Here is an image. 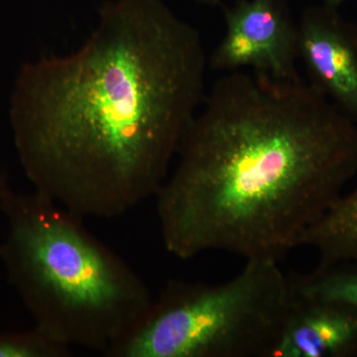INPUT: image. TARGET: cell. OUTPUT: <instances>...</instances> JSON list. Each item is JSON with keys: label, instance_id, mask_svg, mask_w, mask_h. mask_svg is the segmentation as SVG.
<instances>
[{"label": "cell", "instance_id": "1", "mask_svg": "<svg viewBox=\"0 0 357 357\" xmlns=\"http://www.w3.org/2000/svg\"><path fill=\"white\" fill-rule=\"evenodd\" d=\"M201 34L162 0H109L77 50L21 66L14 146L34 191L82 218L156 196L204 100Z\"/></svg>", "mask_w": 357, "mask_h": 357}, {"label": "cell", "instance_id": "2", "mask_svg": "<svg viewBox=\"0 0 357 357\" xmlns=\"http://www.w3.org/2000/svg\"><path fill=\"white\" fill-rule=\"evenodd\" d=\"M156 196L166 250L279 261L357 173V122L302 77L225 73Z\"/></svg>", "mask_w": 357, "mask_h": 357}, {"label": "cell", "instance_id": "3", "mask_svg": "<svg viewBox=\"0 0 357 357\" xmlns=\"http://www.w3.org/2000/svg\"><path fill=\"white\" fill-rule=\"evenodd\" d=\"M7 236L0 260L35 326L67 347L107 354L149 309L151 291L84 218L0 172Z\"/></svg>", "mask_w": 357, "mask_h": 357}, {"label": "cell", "instance_id": "4", "mask_svg": "<svg viewBox=\"0 0 357 357\" xmlns=\"http://www.w3.org/2000/svg\"><path fill=\"white\" fill-rule=\"evenodd\" d=\"M292 300L271 259L217 285L172 280L107 357H268Z\"/></svg>", "mask_w": 357, "mask_h": 357}, {"label": "cell", "instance_id": "5", "mask_svg": "<svg viewBox=\"0 0 357 357\" xmlns=\"http://www.w3.org/2000/svg\"><path fill=\"white\" fill-rule=\"evenodd\" d=\"M225 31L208 58L215 72L248 70L278 79L298 70V24L287 0H237L225 8Z\"/></svg>", "mask_w": 357, "mask_h": 357}, {"label": "cell", "instance_id": "6", "mask_svg": "<svg viewBox=\"0 0 357 357\" xmlns=\"http://www.w3.org/2000/svg\"><path fill=\"white\" fill-rule=\"evenodd\" d=\"M309 83L357 122V29L337 9L307 7L298 24Z\"/></svg>", "mask_w": 357, "mask_h": 357}, {"label": "cell", "instance_id": "7", "mask_svg": "<svg viewBox=\"0 0 357 357\" xmlns=\"http://www.w3.org/2000/svg\"><path fill=\"white\" fill-rule=\"evenodd\" d=\"M357 356V307L294 295L268 357Z\"/></svg>", "mask_w": 357, "mask_h": 357}, {"label": "cell", "instance_id": "8", "mask_svg": "<svg viewBox=\"0 0 357 357\" xmlns=\"http://www.w3.org/2000/svg\"><path fill=\"white\" fill-rule=\"evenodd\" d=\"M300 246L318 251L319 265L357 261V189L342 195L323 218L312 225Z\"/></svg>", "mask_w": 357, "mask_h": 357}, {"label": "cell", "instance_id": "9", "mask_svg": "<svg viewBox=\"0 0 357 357\" xmlns=\"http://www.w3.org/2000/svg\"><path fill=\"white\" fill-rule=\"evenodd\" d=\"M289 280L294 295L338 301L357 307V261L319 265L311 273L295 275Z\"/></svg>", "mask_w": 357, "mask_h": 357}, {"label": "cell", "instance_id": "10", "mask_svg": "<svg viewBox=\"0 0 357 357\" xmlns=\"http://www.w3.org/2000/svg\"><path fill=\"white\" fill-rule=\"evenodd\" d=\"M70 347L34 326L22 332L0 333V357H69Z\"/></svg>", "mask_w": 357, "mask_h": 357}, {"label": "cell", "instance_id": "11", "mask_svg": "<svg viewBox=\"0 0 357 357\" xmlns=\"http://www.w3.org/2000/svg\"><path fill=\"white\" fill-rule=\"evenodd\" d=\"M321 1H323V6L333 9H337L347 0H321Z\"/></svg>", "mask_w": 357, "mask_h": 357}, {"label": "cell", "instance_id": "12", "mask_svg": "<svg viewBox=\"0 0 357 357\" xmlns=\"http://www.w3.org/2000/svg\"><path fill=\"white\" fill-rule=\"evenodd\" d=\"M197 3L203 4L204 6L218 7L222 6V0H195Z\"/></svg>", "mask_w": 357, "mask_h": 357}]
</instances>
